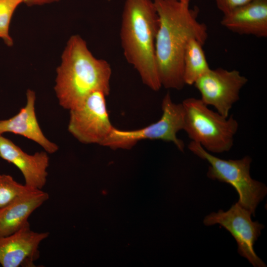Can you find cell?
Listing matches in <instances>:
<instances>
[{
    "instance_id": "e0dca14e",
    "label": "cell",
    "mask_w": 267,
    "mask_h": 267,
    "mask_svg": "<svg viewBox=\"0 0 267 267\" xmlns=\"http://www.w3.org/2000/svg\"><path fill=\"white\" fill-rule=\"evenodd\" d=\"M23 0H0V38L8 46L13 44L9 35V26L12 15Z\"/></svg>"
},
{
    "instance_id": "8992f818",
    "label": "cell",
    "mask_w": 267,
    "mask_h": 267,
    "mask_svg": "<svg viewBox=\"0 0 267 267\" xmlns=\"http://www.w3.org/2000/svg\"><path fill=\"white\" fill-rule=\"evenodd\" d=\"M160 119L143 128L122 130L114 127L101 146L113 150L130 149L141 140L157 139L173 142L183 152L184 142L177 135L184 128V112L182 103L174 102L170 93L167 92L162 99Z\"/></svg>"
},
{
    "instance_id": "d6986e66",
    "label": "cell",
    "mask_w": 267,
    "mask_h": 267,
    "mask_svg": "<svg viewBox=\"0 0 267 267\" xmlns=\"http://www.w3.org/2000/svg\"><path fill=\"white\" fill-rule=\"evenodd\" d=\"M23 2L27 5L31 6L34 5H41L45 4L50 3L60 0H23Z\"/></svg>"
},
{
    "instance_id": "52a82bcc",
    "label": "cell",
    "mask_w": 267,
    "mask_h": 267,
    "mask_svg": "<svg viewBox=\"0 0 267 267\" xmlns=\"http://www.w3.org/2000/svg\"><path fill=\"white\" fill-rule=\"evenodd\" d=\"M103 91L91 93L80 105L69 110L68 131L79 142L101 145L114 126Z\"/></svg>"
},
{
    "instance_id": "9a60e30c",
    "label": "cell",
    "mask_w": 267,
    "mask_h": 267,
    "mask_svg": "<svg viewBox=\"0 0 267 267\" xmlns=\"http://www.w3.org/2000/svg\"><path fill=\"white\" fill-rule=\"evenodd\" d=\"M203 44L192 39L188 43L183 57V80L185 85H193L211 68L203 49Z\"/></svg>"
},
{
    "instance_id": "7a4b0ae2",
    "label": "cell",
    "mask_w": 267,
    "mask_h": 267,
    "mask_svg": "<svg viewBox=\"0 0 267 267\" xmlns=\"http://www.w3.org/2000/svg\"><path fill=\"white\" fill-rule=\"evenodd\" d=\"M112 69L103 59L95 57L79 35L71 36L56 69L54 91L59 105L70 110L92 92H110Z\"/></svg>"
},
{
    "instance_id": "5b68a950",
    "label": "cell",
    "mask_w": 267,
    "mask_h": 267,
    "mask_svg": "<svg viewBox=\"0 0 267 267\" xmlns=\"http://www.w3.org/2000/svg\"><path fill=\"white\" fill-rule=\"evenodd\" d=\"M188 148L194 154L208 162L207 177L232 186L239 194L238 203L255 216L257 206L267 194V187L251 177L252 158L246 156L238 160L220 159L193 141L189 142Z\"/></svg>"
},
{
    "instance_id": "9c48e42d",
    "label": "cell",
    "mask_w": 267,
    "mask_h": 267,
    "mask_svg": "<svg viewBox=\"0 0 267 267\" xmlns=\"http://www.w3.org/2000/svg\"><path fill=\"white\" fill-rule=\"evenodd\" d=\"M247 78L237 70L222 68L210 69L194 84L199 91L202 101L212 106L217 112L228 117L233 105L239 99L240 91Z\"/></svg>"
},
{
    "instance_id": "2e32d148",
    "label": "cell",
    "mask_w": 267,
    "mask_h": 267,
    "mask_svg": "<svg viewBox=\"0 0 267 267\" xmlns=\"http://www.w3.org/2000/svg\"><path fill=\"white\" fill-rule=\"evenodd\" d=\"M30 188L21 184L9 175L0 174V210L5 208Z\"/></svg>"
},
{
    "instance_id": "30bf717a",
    "label": "cell",
    "mask_w": 267,
    "mask_h": 267,
    "mask_svg": "<svg viewBox=\"0 0 267 267\" xmlns=\"http://www.w3.org/2000/svg\"><path fill=\"white\" fill-rule=\"evenodd\" d=\"M49 233L32 230L30 224L7 236L0 237V264L3 267H33L39 258L40 243Z\"/></svg>"
},
{
    "instance_id": "3957f363",
    "label": "cell",
    "mask_w": 267,
    "mask_h": 267,
    "mask_svg": "<svg viewBox=\"0 0 267 267\" xmlns=\"http://www.w3.org/2000/svg\"><path fill=\"white\" fill-rule=\"evenodd\" d=\"M159 24L153 0H125L120 32L123 54L142 83L153 91L162 88L155 56Z\"/></svg>"
},
{
    "instance_id": "277c9868",
    "label": "cell",
    "mask_w": 267,
    "mask_h": 267,
    "mask_svg": "<svg viewBox=\"0 0 267 267\" xmlns=\"http://www.w3.org/2000/svg\"><path fill=\"white\" fill-rule=\"evenodd\" d=\"M182 104L183 130L189 138L209 152L221 153L233 146L238 123L232 116L225 117L210 109L200 98L189 97Z\"/></svg>"
},
{
    "instance_id": "4fadbf2b",
    "label": "cell",
    "mask_w": 267,
    "mask_h": 267,
    "mask_svg": "<svg viewBox=\"0 0 267 267\" xmlns=\"http://www.w3.org/2000/svg\"><path fill=\"white\" fill-rule=\"evenodd\" d=\"M239 35L267 37V0H254L224 14L221 21Z\"/></svg>"
},
{
    "instance_id": "8fae6325",
    "label": "cell",
    "mask_w": 267,
    "mask_h": 267,
    "mask_svg": "<svg viewBox=\"0 0 267 267\" xmlns=\"http://www.w3.org/2000/svg\"><path fill=\"white\" fill-rule=\"evenodd\" d=\"M47 154L44 151L29 154L10 139L0 135V157L20 170L25 184L30 188L42 189L45 185L49 161Z\"/></svg>"
},
{
    "instance_id": "6da1fadb",
    "label": "cell",
    "mask_w": 267,
    "mask_h": 267,
    "mask_svg": "<svg viewBox=\"0 0 267 267\" xmlns=\"http://www.w3.org/2000/svg\"><path fill=\"white\" fill-rule=\"evenodd\" d=\"M159 18L155 56L162 87L180 90L183 80V57L192 39L203 44L208 38L206 25L198 19V8L178 0H153Z\"/></svg>"
},
{
    "instance_id": "ba28073f",
    "label": "cell",
    "mask_w": 267,
    "mask_h": 267,
    "mask_svg": "<svg viewBox=\"0 0 267 267\" xmlns=\"http://www.w3.org/2000/svg\"><path fill=\"white\" fill-rule=\"evenodd\" d=\"M252 214L237 202L224 212L220 210L212 213L204 219V224L210 226L219 224L228 230L235 239L238 253L246 258L255 267H266L265 263L256 255L254 245L264 225L252 221Z\"/></svg>"
},
{
    "instance_id": "ffe728a7",
    "label": "cell",
    "mask_w": 267,
    "mask_h": 267,
    "mask_svg": "<svg viewBox=\"0 0 267 267\" xmlns=\"http://www.w3.org/2000/svg\"><path fill=\"white\" fill-rule=\"evenodd\" d=\"M178 0L183 2H186V3H189V2H190V1L191 0Z\"/></svg>"
},
{
    "instance_id": "ac0fdd59",
    "label": "cell",
    "mask_w": 267,
    "mask_h": 267,
    "mask_svg": "<svg viewBox=\"0 0 267 267\" xmlns=\"http://www.w3.org/2000/svg\"><path fill=\"white\" fill-rule=\"evenodd\" d=\"M254 0H215L217 7L223 15Z\"/></svg>"
},
{
    "instance_id": "7c38bea8",
    "label": "cell",
    "mask_w": 267,
    "mask_h": 267,
    "mask_svg": "<svg viewBox=\"0 0 267 267\" xmlns=\"http://www.w3.org/2000/svg\"><path fill=\"white\" fill-rule=\"evenodd\" d=\"M35 92L28 89L26 91V103L14 116L0 120V135L10 133L30 139L39 145L48 154L58 150V145L44 135L36 114Z\"/></svg>"
},
{
    "instance_id": "5bb4252c",
    "label": "cell",
    "mask_w": 267,
    "mask_h": 267,
    "mask_svg": "<svg viewBox=\"0 0 267 267\" xmlns=\"http://www.w3.org/2000/svg\"><path fill=\"white\" fill-rule=\"evenodd\" d=\"M49 198L42 189L30 188L0 210V237L11 234L29 224L32 213Z\"/></svg>"
}]
</instances>
